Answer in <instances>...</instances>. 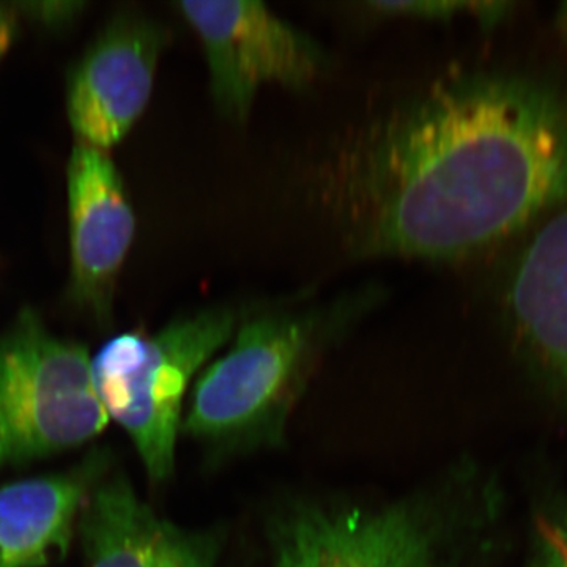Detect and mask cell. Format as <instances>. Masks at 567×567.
I'll use <instances>...</instances> for the list:
<instances>
[{
    "mask_svg": "<svg viewBox=\"0 0 567 567\" xmlns=\"http://www.w3.org/2000/svg\"><path fill=\"white\" fill-rule=\"evenodd\" d=\"M89 567H215L218 536L175 525L142 502L125 480L91 492L81 511Z\"/></svg>",
    "mask_w": 567,
    "mask_h": 567,
    "instance_id": "9",
    "label": "cell"
},
{
    "mask_svg": "<svg viewBox=\"0 0 567 567\" xmlns=\"http://www.w3.org/2000/svg\"><path fill=\"white\" fill-rule=\"evenodd\" d=\"M87 495L84 481L69 475L0 487V567H44L61 559Z\"/></svg>",
    "mask_w": 567,
    "mask_h": 567,
    "instance_id": "10",
    "label": "cell"
},
{
    "mask_svg": "<svg viewBox=\"0 0 567 567\" xmlns=\"http://www.w3.org/2000/svg\"><path fill=\"white\" fill-rule=\"evenodd\" d=\"M240 317L212 306L152 336H115L92 358L96 394L130 436L151 480H169L189 385L213 354L233 341Z\"/></svg>",
    "mask_w": 567,
    "mask_h": 567,
    "instance_id": "3",
    "label": "cell"
},
{
    "mask_svg": "<svg viewBox=\"0 0 567 567\" xmlns=\"http://www.w3.org/2000/svg\"><path fill=\"white\" fill-rule=\"evenodd\" d=\"M107 423L84 347L31 312L0 333V470L85 445Z\"/></svg>",
    "mask_w": 567,
    "mask_h": 567,
    "instance_id": "4",
    "label": "cell"
},
{
    "mask_svg": "<svg viewBox=\"0 0 567 567\" xmlns=\"http://www.w3.org/2000/svg\"><path fill=\"white\" fill-rule=\"evenodd\" d=\"M440 533L416 498L287 506L270 527L271 567H436Z\"/></svg>",
    "mask_w": 567,
    "mask_h": 567,
    "instance_id": "5",
    "label": "cell"
},
{
    "mask_svg": "<svg viewBox=\"0 0 567 567\" xmlns=\"http://www.w3.org/2000/svg\"><path fill=\"white\" fill-rule=\"evenodd\" d=\"M539 567H567V513L547 529Z\"/></svg>",
    "mask_w": 567,
    "mask_h": 567,
    "instance_id": "13",
    "label": "cell"
},
{
    "mask_svg": "<svg viewBox=\"0 0 567 567\" xmlns=\"http://www.w3.org/2000/svg\"><path fill=\"white\" fill-rule=\"evenodd\" d=\"M164 44L162 28L123 17L82 55L66 89V115L76 142L110 152L151 102Z\"/></svg>",
    "mask_w": 567,
    "mask_h": 567,
    "instance_id": "7",
    "label": "cell"
},
{
    "mask_svg": "<svg viewBox=\"0 0 567 567\" xmlns=\"http://www.w3.org/2000/svg\"><path fill=\"white\" fill-rule=\"evenodd\" d=\"M509 300L528 341L567 382V210L522 254Z\"/></svg>",
    "mask_w": 567,
    "mask_h": 567,
    "instance_id": "11",
    "label": "cell"
},
{
    "mask_svg": "<svg viewBox=\"0 0 567 567\" xmlns=\"http://www.w3.org/2000/svg\"><path fill=\"white\" fill-rule=\"evenodd\" d=\"M178 10L203 43L213 102L230 121L248 117L262 85L301 91L327 62L315 40L264 3L183 2Z\"/></svg>",
    "mask_w": 567,
    "mask_h": 567,
    "instance_id": "6",
    "label": "cell"
},
{
    "mask_svg": "<svg viewBox=\"0 0 567 567\" xmlns=\"http://www.w3.org/2000/svg\"><path fill=\"white\" fill-rule=\"evenodd\" d=\"M71 290L96 312L111 305L136 221L110 152L76 142L66 167Z\"/></svg>",
    "mask_w": 567,
    "mask_h": 567,
    "instance_id": "8",
    "label": "cell"
},
{
    "mask_svg": "<svg viewBox=\"0 0 567 567\" xmlns=\"http://www.w3.org/2000/svg\"><path fill=\"white\" fill-rule=\"evenodd\" d=\"M320 312H275L238 324L227 352L205 365L182 427L205 445L276 443L324 341Z\"/></svg>",
    "mask_w": 567,
    "mask_h": 567,
    "instance_id": "2",
    "label": "cell"
},
{
    "mask_svg": "<svg viewBox=\"0 0 567 567\" xmlns=\"http://www.w3.org/2000/svg\"><path fill=\"white\" fill-rule=\"evenodd\" d=\"M352 189L365 252H475L567 199V104L518 78H451L372 134Z\"/></svg>",
    "mask_w": 567,
    "mask_h": 567,
    "instance_id": "1",
    "label": "cell"
},
{
    "mask_svg": "<svg viewBox=\"0 0 567 567\" xmlns=\"http://www.w3.org/2000/svg\"><path fill=\"white\" fill-rule=\"evenodd\" d=\"M14 35V14L0 7V61L9 52Z\"/></svg>",
    "mask_w": 567,
    "mask_h": 567,
    "instance_id": "14",
    "label": "cell"
},
{
    "mask_svg": "<svg viewBox=\"0 0 567 567\" xmlns=\"http://www.w3.org/2000/svg\"><path fill=\"white\" fill-rule=\"evenodd\" d=\"M375 11L393 17L415 18H446L466 9L470 3L464 2H374L371 3Z\"/></svg>",
    "mask_w": 567,
    "mask_h": 567,
    "instance_id": "12",
    "label": "cell"
}]
</instances>
